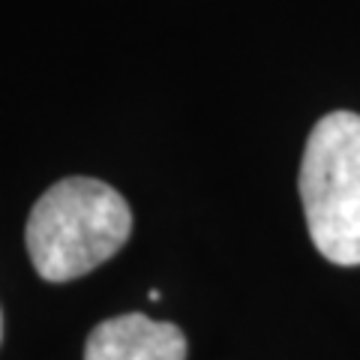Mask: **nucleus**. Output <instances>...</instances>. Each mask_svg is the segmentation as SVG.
Returning <instances> with one entry per match:
<instances>
[{
	"label": "nucleus",
	"instance_id": "nucleus-3",
	"mask_svg": "<svg viewBox=\"0 0 360 360\" xmlns=\"http://www.w3.org/2000/svg\"><path fill=\"white\" fill-rule=\"evenodd\" d=\"M84 360H186V336L172 321L127 312L90 330Z\"/></svg>",
	"mask_w": 360,
	"mask_h": 360
},
{
	"label": "nucleus",
	"instance_id": "nucleus-1",
	"mask_svg": "<svg viewBox=\"0 0 360 360\" xmlns=\"http://www.w3.org/2000/svg\"><path fill=\"white\" fill-rule=\"evenodd\" d=\"M129 231L132 213L117 189L94 177H66L33 205L25 243L45 283H70L117 255Z\"/></svg>",
	"mask_w": 360,
	"mask_h": 360
},
{
	"label": "nucleus",
	"instance_id": "nucleus-4",
	"mask_svg": "<svg viewBox=\"0 0 360 360\" xmlns=\"http://www.w3.org/2000/svg\"><path fill=\"white\" fill-rule=\"evenodd\" d=\"M0 330H4V328H0Z\"/></svg>",
	"mask_w": 360,
	"mask_h": 360
},
{
	"label": "nucleus",
	"instance_id": "nucleus-2",
	"mask_svg": "<svg viewBox=\"0 0 360 360\" xmlns=\"http://www.w3.org/2000/svg\"><path fill=\"white\" fill-rule=\"evenodd\" d=\"M300 198L315 250L333 264H360V115L330 111L312 127Z\"/></svg>",
	"mask_w": 360,
	"mask_h": 360
}]
</instances>
